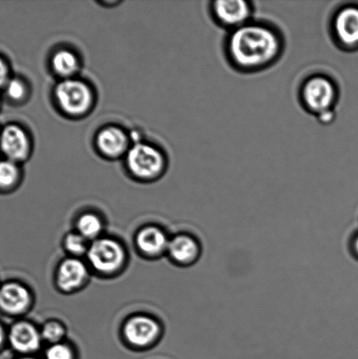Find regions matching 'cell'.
I'll return each mask as SVG.
<instances>
[{
    "label": "cell",
    "mask_w": 358,
    "mask_h": 359,
    "mask_svg": "<svg viewBox=\"0 0 358 359\" xmlns=\"http://www.w3.org/2000/svg\"><path fill=\"white\" fill-rule=\"evenodd\" d=\"M282 49L278 31L252 21L231 31L226 43L230 62L244 72L266 69L280 57Z\"/></svg>",
    "instance_id": "6da1fadb"
},
{
    "label": "cell",
    "mask_w": 358,
    "mask_h": 359,
    "mask_svg": "<svg viewBox=\"0 0 358 359\" xmlns=\"http://www.w3.org/2000/svg\"><path fill=\"white\" fill-rule=\"evenodd\" d=\"M301 101L307 110L317 116L335 111L338 89L334 81L322 75L310 76L303 84Z\"/></svg>",
    "instance_id": "7a4b0ae2"
},
{
    "label": "cell",
    "mask_w": 358,
    "mask_h": 359,
    "mask_svg": "<svg viewBox=\"0 0 358 359\" xmlns=\"http://www.w3.org/2000/svg\"><path fill=\"white\" fill-rule=\"evenodd\" d=\"M125 255V250L121 243L105 237L91 242L86 255L91 269L104 276L118 272L124 266Z\"/></svg>",
    "instance_id": "3957f363"
},
{
    "label": "cell",
    "mask_w": 358,
    "mask_h": 359,
    "mask_svg": "<svg viewBox=\"0 0 358 359\" xmlns=\"http://www.w3.org/2000/svg\"><path fill=\"white\" fill-rule=\"evenodd\" d=\"M55 100L66 114L82 116L90 110L94 97L87 83L78 79H64L55 90Z\"/></svg>",
    "instance_id": "277c9868"
},
{
    "label": "cell",
    "mask_w": 358,
    "mask_h": 359,
    "mask_svg": "<svg viewBox=\"0 0 358 359\" xmlns=\"http://www.w3.org/2000/svg\"><path fill=\"white\" fill-rule=\"evenodd\" d=\"M126 164L135 177L151 180L159 177L163 171L165 160L156 147L137 143L126 154Z\"/></svg>",
    "instance_id": "5b68a950"
},
{
    "label": "cell",
    "mask_w": 358,
    "mask_h": 359,
    "mask_svg": "<svg viewBox=\"0 0 358 359\" xmlns=\"http://www.w3.org/2000/svg\"><path fill=\"white\" fill-rule=\"evenodd\" d=\"M160 327L152 316L135 315L126 320L123 335L126 343L135 348H146L159 339Z\"/></svg>",
    "instance_id": "8992f818"
},
{
    "label": "cell",
    "mask_w": 358,
    "mask_h": 359,
    "mask_svg": "<svg viewBox=\"0 0 358 359\" xmlns=\"http://www.w3.org/2000/svg\"><path fill=\"white\" fill-rule=\"evenodd\" d=\"M212 13L220 26L233 31L250 22L254 7L243 0H220L212 3Z\"/></svg>",
    "instance_id": "52a82bcc"
},
{
    "label": "cell",
    "mask_w": 358,
    "mask_h": 359,
    "mask_svg": "<svg viewBox=\"0 0 358 359\" xmlns=\"http://www.w3.org/2000/svg\"><path fill=\"white\" fill-rule=\"evenodd\" d=\"M89 274V267L83 260L69 257L63 259L56 270V285L64 293H71L83 286Z\"/></svg>",
    "instance_id": "ba28073f"
},
{
    "label": "cell",
    "mask_w": 358,
    "mask_h": 359,
    "mask_svg": "<svg viewBox=\"0 0 358 359\" xmlns=\"http://www.w3.org/2000/svg\"><path fill=\"white\" fill-rule=\"evenodd\" d=\"M11 346L22 356H33L41 346V330L27 321L18 322L10 330Z\"/></svg>",
    "instance_id": "9c48e42d"
},
{
    "label": "cell",
    "mask_w": 358,
    "mask_h": 359,
    "mask_svg": "<svg viewBox=\"0 0 358 359\" xmlns=\"http://www.w3.org/2000/svg\"><path fill=\"white\" fill-rule=\"evenodd\" d=\"M332 33L336 41L345 48L358 44V8L345 6L336 13L332 21Z\"/></svg>",
    "instance_id": "30bf717a"
},
{
    "label": "cell",
    "mask_w": 358,
    "mask_h": 359,
    "mask_svg": "<svg viewBox=\"0 0 358 359\" xmlns=\"http://www.w3.org/2000/svg\"><path fill=\"white\" fill-rule=\"evenodd\" d=\"M167 253L177 265L189 266L198 262L202 246L194 236L181 233L170 238Z\"/></svg>",
    "instance_id": "8fae6325"
},
{
    "label": "cell",
    "mask_w": 358,
    "mask_h": 359,
    "mask_svg": "<svg viewBox=\"0 0 358 359\" xmlns=\"http://www.w3.org/2000/svg\"><path fill=\"white\" fill-rule=\"evenodd\" d=\"M0 147L10 161L16 163L27 159L30 153V140L20 126H8L0 135Z\"/></svg>",
    "instance_id": "7c38bea8"
},
{
    "label": "cell",
    "mask_w": 358,
    "mask_h": 359,
    "mask_svg": "<svg viewBox=\"0 0 358 359\" xmlns=\"http://www.w3.org/2000/svg\"><path fill=\"white\" fill-rule=\"evenodd\" d=\"M32 295L27 287L10 283L0 287V309L10 315H20L30 307Z\"/></svg>",
    "instance_id": "4fadbf2b"
},
{
    "label": "cell",
    "mask_w": 358,
    "mask_h": 359,
    "mask_svg": "<svg viewBox=\"0 0 358 359\" xmlns=\"http://www.w3.org/2000/svg\"><path fill=\"white\" fill-rule=\"evenodd\" d=\"M170 241L166 232L153 225L140 229L135 238L139 251L149 257H157L167 252Z\"/></svg>",
    "instance_id": "5bb4252c"
},
{
    "label": "cell",
    "mask_w": 358,
    "mask_h": 359,
    "mask_svg": "<svg viewBox=\"0 0 358 359\" xmlns=\"http://www.w3.org/2000/svg\"><path fill=\"white\" fill-rule=\"evenodd\" d=\"M97 146L104 156L118 158L128 150L129 138L121 128L108 126L98 133Z\"/></svg>",
    "instance_id": "9a60e30c"
},
{
    "label": "cell",
    "mask_w": 358,
    "mask_h": 359,
    "mask_svg": "<svg viewBox=\"0 0 358 359\" xmlns=\"http://www.w3.org/2000/svg\"><path fill=\"white\" fill-rule=\"evenodd\" d=\"M53 70L63 80L73 79L80 69L78 56L69 49L56 51L51 60Z\"/></svg>",
    "instance_id": "2e32d148"
},
{
    "label": "cell",
    "mask_w": 358,
    "mask_h": 359,
    "mask_svg": "<svg viewBox=\"0 0 358 359\" xmlns=\"http://www.w3.org/2000/svg\"><path fill=\"white\" fill-rule=\"evenodd\" d=\"M76 229L79 234L87 241L92 242L102 237L104 231V222L96 213L86 212L77 218Z\"/></svg>",
    "instance_id": "e0dca14e"
},
{
    "label": "cell",
    "mask_w": 358,
    "mask_h": 359,
    "mask_svg": "<svg viewBox=\"0 0 358 359\" xmlns=\"http://www.w3.org/2000/svg\"><path fill=\"white\" fill-rule=\"evenodd\" d=\"M90 241L77 231L69 232L63 238V248L70 257L79 258L86 255L90 248Z\"/></svg>",
    "instance_id": "ac0fdd59"
},
{
    "label": "cell",
    "mask_w": 358,
    "mask_h": 359,
    "mask_svg": "<svg viewBox=\"0 0 358 359\" xmlns=\"http://www.w3.org/2000/svg\"><path fill=\"white\" fill-rule=\"evenodd\" d=\"M41 334L43 342L51 346L62 342L66 336V328L63 323L57 320H49L42 325Z\"/></svg>",
    "instance_id": "d6986e66"
},
{
    "label": "cell",
    "mask_w": 358,
    "mask_h": 359,
    "mask_svg": "<svg viewBox=\"0 0 358 359\" xmlns=\"http://www.w3.org/2000/svg\"><path fill=\"white\" fill-rule=\"evenodd\" d=\"M20 177L19 168L12 161H0V187L10 188L15 184Z\"/></svg>",
    "instance_id": "ffe728a7"
},
{
    "label": "cell",
    "mask_w": 358,
    "mask_h": 359,
    "mask_svg": "<svg viewBox=\"0 0 358 359\" xmlns=\"http://www.w3.org/2000/svg\"><path fill=\"white\" fill-rule=\"evenodd\" d=\"M45 359H76V353L69 344L61 342L48 346Z\"/></svg>",
    "instance_id": "44dd1931"
},
{
    "label": "cell",
    "mask_w": 358,
    "mask_h": 359,
    "mask_svg": "<svg viewBox=\"0 0 358 359\" xmlns=\"http://www.w3.org/2000/svg\"><path fill=\"white\" fill-rule=\"evenodd\" d=\"M6 87L7 95L13 100H21L27 96V86L20 79L9 80Z\"/></svg>",
    "instance_id": "7402d4cb"
},
{
    "label": "cell",
    "mask_w": 358,
    "mask_h": 359,
    "mask_svg": "<svg viewBox=\"0 0 358 359\" xmlns=\"http://www.w3.org/2000/svg\"><path fill=\"white\" fill-rule=\"evenodd\" d=\"M8 81V68L6 62L0 58V86H6Z\"/></svg>",
    "instance_id": "603a6c76"
},
{
    "label": "cell",
    "mask_w": 358,
    "mask_h": 359,
    "mask_svg": "<svg viewBox=\"0 0 358 359\" xmlns=\"http://www.w3.org/2000/svg\"><path fill=\"white\" fill-rule=\"evenodd\" d=\"M335 118V111L325 112L321 115L317 116V118L324 124H329Z\"/></svg>",
    "instance_id": "cb8c5ba5"
},
{
    "label": "cell",
    "mask_w": 358,
    "mask_h": 359,
    "mask_svg": "<svg viewBox=\"0 0 358 359\" xmlns=\"http://www.w3.org/2000/svg\"><path fill=\"white\" fill-rule=\"evenodd\" d=\"M352 252L355 258L358 259V232L354 236L352 241Z\"/></svg>",
    "instance_id": "d4e9b609"
},
{
    "label": "cell",
    "mask_w": 358,
    "mask_h": 359,
    "mask_svg": "<svg viewBox=\"0 0 358 359\" xmlns=\"http://www.w3.org/2000/svg\"><path fill=\"white\" fill-rule=\"evenodd\" d=\"M4 337H5V335H4V330L2 329L1 325H0V346H1V344L3 343Z\"/></svg>",
    "instance_id": "484cf974"
},
{
    "label": "cell",
    "mask_w": 358,
    "mask_h": 359,
    "mask_svg": "<svg viewBox=\"0 0 358 359\" xmlns=\"http://www.w3.org/2000/svg\"><path fill=\"white\" fill-rule=\"evenodd\" d=\"M16 359H39V358L36 357H34V356H21Z\"/></svg>",
    "instance_id": "4316f807"
}]
</instances>
